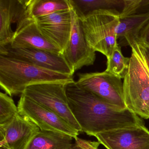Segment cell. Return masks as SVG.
I'll use <instances>...</instances> for the list:
<instances>
[{"mask_svg":"<svg viewBox=\"0 0 149 149\" xmlns=\"http://www.w3.org/2000/svg\"><path fill=\"white\" fill-rule=\"evenodd\" d=\"M56 82L71 83L75 81L73 76L0 55V86L10 96L22 95L30 85Z\"/></svg>","mask_w":149,"mask_h":149,"instance_id":"obj_3","label":"cell"},{"mask_svg":"<svg viewBox=\"0 0 149 149\" xmlns=\"http://www.w3.org/2000/svg\"><path fill=\"white\" fill-rule=\"evenodd\" d=\"M19 113L16 106L11 96L6 93H0V126L10 123Z\"/></svg>","mask_w":149,"mask_h":149,"instance_id":"obj_20","label":"cell"},{"mask_svg":"<svg viewBox=\"0 0 149 149\" xmlns=\"http://www.w3.org/2000/svg\"><path fill=\"white\" fill-rule=\"evenodd\" d=\"M42 34L60 49L62 54L69 43L72 31L70 9L35 19Z\"/></svg>","mask_w":149,"mask_h":149,"instance_id":"obj_12","label":"cell"},{"mask_svg":"<svg viewBox=\"0 0 149 149\" xmlns=\"http://www.w3.org/2000/svg\"><path fill=\"white\" fill-rule=\"evenodd\" d=\"M89 46L107 58L118 46L117 31L120 12L98 10L80 19Z\"/></svg>","mask_w":149,"mask_h":149,"instance_id":"obj_4","label":"cell"},{"mask_svg":"<svg viewBox=\"0 0 149 149\" xmlns=\"http://www.w3.org/2000/svg\"><path fill=\"white\" fill-rule=\"evenodd\" d=\"M0 55L11 57L26 63L59 73L74 74L62 54L32 47H0Z\"/></svg>","mask_w":149,"mask_h":149,"instance_id":"obj_9","label":"cell"},{"mask_svg":"<svg viewBox=\"0 0 149 149\" xmlns=\"http://www.w3.org/2000/svg\"><path fill=\"white\" fill-rule=\"evenodd\" d=\"M17 107L19 113L28 117L40 130L61 132L71 136L74 139L77 137L79 132L51 110L24 94H22Z\"/></svg>","mask_w":149,"mask_h":149,"instance_id":"obj_8","label":"cell"},{"mask_svg":"<svg viewBox=\"0 0 149 149\" xmlns=\"http://www.w3.org/2000/svg\"><path fill=\"white\" fill-rule=\"evenodd\" d=\"M74 139L71 136L61 132L40 130L26 149H82L73 142Z\"/></svg>","mask_w":149,"mask_h":149,"instance_id":"obj_16","label":"cell"},{"mask_svg":"<svg viewBox=\"0 0 149 149\" xmlns=\"http://www.w3.org/2000/svg\"><path fill=\"white\" fill-rule=\"evenodd\" d=\"M79 19L98 10H116L121 12L124 0H68Z\"/></svg>","mask_w":149,"mask_h":149,"instance_id":"obj_17","label":"cell"},{"mask_svg":"<svg viewBox=\"0 0 149 149\" xmlns=\"http://www.w3.org/2000/svg\"><path fill=\"white\" fill-rule=\"evenodd\" d=\"M95 136L107 149H149V131L144 125L113 129Z\"/></svg>","mask_w":149,"mask_h":149,"instance_id":"obj_11","label":"cell"},{"mask_svg":"<svg viewBox=\"0 0 149 149\" xmlns=\"http://www.w3.org/2000/svg\"><path fill=\"white\" fill-rule=\"evenodd\" d=\"M138 40L149 48V21L139 33Z\"/></svg>","mask_w":149,"mask_h":149,"instance_id":"obj_22","label":"cell"},{"mask_svg":"<svg viewBox=\"0 0 149 149\" xmlns=\"http://www.w3.org/2000/svg\"><path fill=\"white\" fill-rule=\"evenodd\" d=\"M149 21V0H124L118 28V45L127 46L132 40L138 39Z\"/></svg>","mask_w":149,"mask_h":149,"instance_id":"obj_7","label":"cell"},{"mask_svg":"<svg viewBox=\"0 0 149 149\" xmlns=\"http://www.w3.org/2000/svg\"><path fill=\"white\" fill-rule=\"evenodd\" d=\"M66 93L70 110L82 132L95 136L97 133L126 126L144 125L139 116L111 104L82 88L76 82L69 84Z\"/></svg>","mask_w":149,"mask_h":149,"instance_id":"obj_1","label":"cell"},{"mask_svg":"<svg viewBox=\"0 0 149 149\" xmlns=\"http://www.w3.org/2000/svg\"><path fill=\"white\" fill-rule=\"evenodd\" d=\"M69 9L68 0H28L27 12L34 19Z\"/></svg>","mask_w":149,"mask_h":149,"instance_id":"obj_18","label":"cell"},{"mask_svg":"<svg viewBox=\"0 0 149 149\" xmlns=\"http://www.w3.org/2000/svg\"><path fill=\"white\" fill-rule=\"evenodd\" d=\"M69 84L63 82L37 84L27 87L22 94L51 110L77 131L82 132L69 105L66 93Z\"/></svg>","mask_w":149,"mask_h":149,"instance_id":"obj_5","label":"cell"},{"mask_svg":"<svg viewBox=\"0 0 149 149\" xmlns=\"http://www.w3.org/2000/svg\"><path fill=\"white\" fill-rule=\"evenodd\" d=\"M8 45L12 47L34 48L62 54L60 49L42 34L35 19L30 17L27 12L25 17L16 24L12 41Z\"/></svg>","mask_w":149,"mask_h":149,"instance_id":"obj_14","label":"cell"},{"mask_svg":"<svg viewBox=\"0 0 149 149\" xmlns=\"http://www.w3.org/2000/svg\"><path fill=\"white\" fill-rule=\"evenodd\" d=\"M28 0H0V47L9 45L15 33L12 25L25 17Z\"/></svg>","mask_w":149,"mask_h":149,"instance_id":"obj_15","label":"cell"},{"mask_svg":"<svg viewBox=\"0 0 149 149\" xmlns=\"http://www.w3.org/2000/svg\"><path fill=\"white\" fill-rule=\"evenodd\" d=\"M132 48L129 68L123 81L124 102L129 110L149 118V48L138 39L129 42Z\"/></svg>","mask_w":149,"mask_h":149,"instance_id":"obj_2","label":"cell"},{"mask_svg":"<svg viewBox=\"0 0 149 149\" xmlns=\"http://www.w3.org/2000/svg\"><path fill=\"white\" fill-rule=\"evenodd\" d=\"M76 84L94 93L113 105L126 108L123 98L122 79L106 70L101 72L80 74Z\"/></svg>","mask_w":149,"mask_h":149,"instance_id":"obj_6","label":"cell"},{"mask_svg":"<svg viewBox=\"0 0 149 149\" xmlns=\"http://www.w3.org/2000/svg\"><path fill=\"white\" fill-rule=\"evenodd\" d=\"M106 71L121 79H124L129 68L130 58L125 57L119 45L107 58Z\"/></svg>","mask_w":149,"mask_h":149,"instance_id":"obj_19","label":"cell"},{"mask_svg":"<svg viewBox=\"0 0 149 149\" xmlns=\"http://www.w3.org/2000/svg\"><path fill=\"white\" fill-rule=\"evenodd\" d=\"M69 5L72 31L68 46L62 55L74 73L84 66L93 65L95 61L96 52L89 46L81 20Z\"/></svg>","mask_w":149,"mask_h":149,"instance_id":"obj_10","label":"cell"},{"mask_svg":"<svg viewBox=\"0 0 149 149\" xmlns=\"http://www.w3.org/2000/svg\"><path fill=\"white\" fill-rule=\"evenodd\" d=\"M75 142L82 149H98V147L100 144L98 141L92 142L79 138L78 137L75 139Z\"/></svg>","mask_w":149,"mask_h":149,"instance_id":"obj_21","label":"cell"},{"mask_svg":"<svg viewBox=\"0 0 149 149\" xmlns=\"http://www.w3.org/2000/svg\"><path fill=\"white\" fill-rule=\"evenodd\" d=\"M40 130L28 117L19 113L10 123L0 126V149H26Z\"/></svg>","mask_w":149,"mask_h":149,"instance_id":"obj_13","label":"cell"}]
</instances>
